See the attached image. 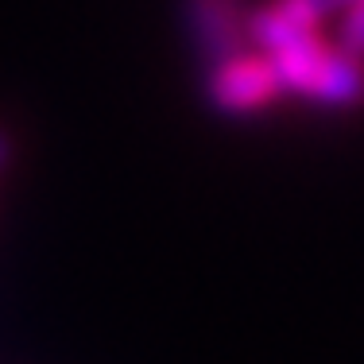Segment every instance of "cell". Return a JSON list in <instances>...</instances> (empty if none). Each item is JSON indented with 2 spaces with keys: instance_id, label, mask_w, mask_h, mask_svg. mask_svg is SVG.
<instances>
[{
  "instance_id": "cell-1",
  "label": "cell",
  "mask_w": 364,
  "mask_h": 364,
  "mask_svg": "<svg viewBox=\"0 0 364 364\" xmlns=\"http://www.w3.org/2000/svg\"><path fill=\"white\" fill-rule=\"evenodd\" d=\"M272 70L283 93L322 101V105H357L364 101V58L326 47L318 36L272 50Z\"/></svg>"
},
{
  "instance_id": "cell-2",
  "label": "cell",
  "mask_w": 364,
  "mask_h": 364,
  "mask_svg": "<svg viewBox=\"0 0 364 364\" xmlns=\"http://www.w3.org/2000/svg\"><path fill=\"white\" fill-rule=\"evenodd\" d=\"M205 93H210V105L218 112L248 117V112L267 109L283 90H279V82H275L272 58L240 50V55H232V58H225V63L213 66L210 82H205Z\"/></svg>"
},
{
  "instance_id": "cell-3",
  "label": "cell",
  "mask_w": 364,
  "mask_h": 364,
  "mask_svg": "<svg viewBox=\"0 0 364 364\" xmlns=\"http://www.w3.org/2000/svg\"><path fill=\"white\" fill-rule=\"evenodd\" d=\"M194 43L213 66L245 47V8L240 0H186Z\"/></svg>"
},
{
  "instance_id": "cell-4",
  "label": "cell",
  "mask_w": 364,
  "mask_h": 364,
  "mask_svg": "<svg viewBox=\"0 0 364 364\" xmlns=\"http://www.w3.org/2000/svg\"><path fill=\"white\" fill-rule=\"evenodd\" d=\"M341 50L353 58H364V0H353L345 8V23H341Z\"/></svg>"
},
{
  "instance_id": "cell-5",
  "label": "cell",
  "mask_w": 364,
  "mask_h": 364,
  "mask_svg": "<svg viewBox=\"0 0 364 364\" xmlns=\"http://www.w3.org/2000/svg\"><path fill=\"white\" fill-rule=\"evenodd\" d=\"M349 4H353V0H314V8L322 12V20H326L329 12H345Z\"/></svg>"
},
{
  "instance_id": "cell-6",
  "label": "cell",
  "mask_w": 364,
  "mask_h": 364,
  "mask_svg": "<svg viewBox=\"0 0 364 364\" xmlns=\"http://www.w3.org/2000/svg\"><path fill=\"white\" fill-rule=\"evenodd\" d=\"M8 163H12V136H8L4 128H0V171H4Z\"/></svg>"
}]
</instances>
